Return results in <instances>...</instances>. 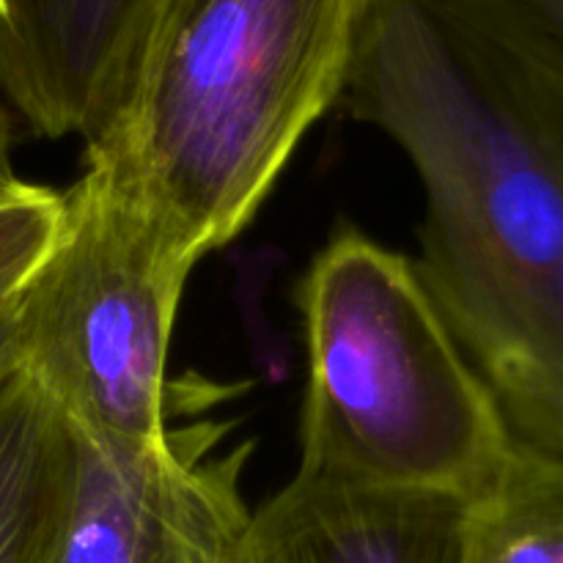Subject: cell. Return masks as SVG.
Wrapping results in <instances>:
<instances>
[{"label":"cell","instance_id":"obj_1","mask_svg":"<svg viewBox=\"0 0 563 563\" xmlns=\"http://www.w3.org/2000/svg\"><path fill=\"white\" fill-rule=\"evenodd\" d=\"M339 102L416 168V269L506 421L563 454L561 44L522 0H363Z\"/></svg>","mask_w":563,"mask_h":563},{"label":"cell","instance_id":"obj_2","mask_svg":"<svg viewBox=\"0 0 563 563\" xmlns=\"http://www.w3.org/2000/svg\"><path fill=\"white\" fill-rule=\"evenodd\" d=\"M363 0H157L124 104L86 174L192 273L253 220L339 102Z\"/></svg>","mask_w":563,"mask_h":563},{"label":"cell","instance_id":"obj_3","mask_svg":"<svg viewBox=\"0 0 563 563\" xmlns=\"http://www.w3.org/2000/svg\"><path fill=\"white\" fill-rule=\"evenodd\" d=\"M302 471L473 498L515 440L416 264L357 231L302 278Z\"/></svg>","mask_w":563,"mask_h":563},{"label":"cell","instance_id":"obj_4","mask_svg":"<svg viewBox=\"0 0 563 563\" xmlns=\"http://www.w3.org/2000/svg\"><path fill=\"white\" fill-rule=\"evenodd\" d=\"M187 275L93 176L64 192L55 245L16 300V366L88 443L121 456L168 443L165 372Z\"/></svg>","mask_w":563,"mask_h":563},{"label":"cell","instance_id":"obj_5","mask_svg":"<svg viewBox=\"0 0 563 563\" xmlns=\"http://www.w3.org/2000/svg\"><path fill=\"white\" fill-rule=\"evenodd\" d=\"M231 423L170 429L163 451L121 456L77 440V476L55 563H236L251 509L253 443L220 451Z\"/></svg>","mask_w":563,"mask_h":563},{"label":"cell","instance_id":"obj_6","mask_svg":"<svg viewBox=\"0 0 563 563\" xmlns=\"http://www.w3.org/2000/svg\"><path fill=\"white\" fill-rule=\"evenodd\" d=\"M157 0H0V97L36 135L113 121L132 86Z\"/></svg>","mask_w":563,"mask_h":563},{"label":"cell","instance_id":"obj_7","mask_svg":"<svg viewBox=\"0 0 563 563\" xmlns=\"http://www.w3.org/2000/svg\"><path fill=\"white\" fill-rule=\"evenodd\" d=\"M465 500L297 471L251 511L236 563H460Z\"/></svg>","mask_w":563,"mask_h":563},{"label":"cell","instance_id":"obj_8","mask_svg":"<svg viewBox=\"0 0 563 563\" xmlns=\"http://www.w3.org/2000/svg\"><path fill=\"white\" fill-rule=\"evenodd\" d=\"M77 440L20 366L0 383V563H55Z\"/></svg>","mask_w":563,"mask_h":563},{"label":"cell","instance_id":"obj_9","mask_svg":"<svg viewBox=\"0 0 563 563\" xmlns=\"http://www.w3.org/2000/svg\"><path fill=\"white\" fill-rule=\"evenodd\" d=\"M460 563H563V454L515 432L493 478L465 500Z\"/></svg>","mask_w":563,"mask_h":563},{"label":"cell","instance_id":"obj_10","mask_svg":"<svg viewBox=\"0 0 563 563\" xmlns=\"http://www.w3.org/2000/svg\"><path fill=\"white\" fill-rule=\"evenodd\" d=\"M64 220V192L22 181L0 196V311L14 306L49 247Z\"/></svg>","mask_w":563,"mask_h":563},{"label":"cell","instance_id":"obj_11","mask_svg":"<svg viewBox=\"0 0 563 563\" xmlns=\"http://www.w3.org/2000/svg\"><path fill=\"white\" fill-rule=\"evenodd\" d=\"M20 300V297H16ZM20 363V350H16V302L0 311V383L9 377Z\"/></svg>","mask_w":563,"mask_h":563},{"label":"cell","instance_id":"obj_12","mask_svg":"<svg viewBox=\"0 0 563 563\" xmlns=\"http://www.w3.org/2000/svg\"><path fill=\"white\" fill-rule=\"evenodd\" d=\"M16 187H22V179L14 174V163H11V121L5 99L0 97V196H9Z\"/></svg>","mask_w":563,"mask_h":563},{"label":"cell","instance_id":"obj_13","mask_svg":"<svg viewBox=\"0 0 563 563\" xmlns=\"http://www.w3.org/2000/svg\"><path fill=\"white\" fill-rule=\"evenodd\" d=\"M563 49V0H522Z\"/></svg>","mask_w":563,"mask_h":563}]
</instances>
